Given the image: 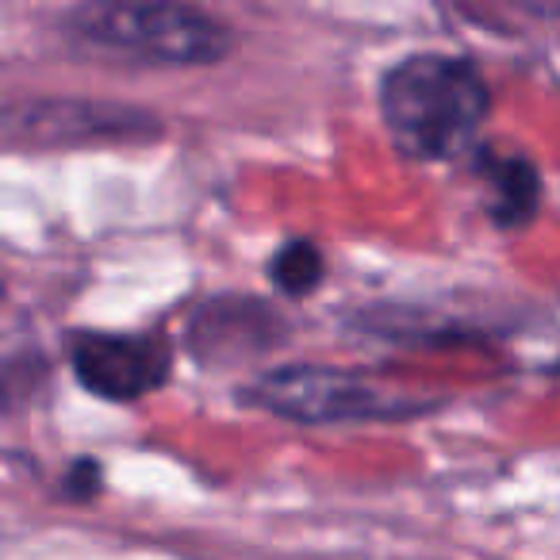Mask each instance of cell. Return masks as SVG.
<instances>
[{
  "instance_id": "obj_5",
  "label": "cell",
  "mask_w": 560,
  "mask_h": 560,
  "mask_svg": "<svg viewBox=\"0 0 560 560\" xmlns=\"http://www.w3.org/2000/svg\"><path fill=\"white\" fill-rule=\"evenodd\" d=\"M284 323L269 304L249 296L208 300L188 323V346L203 365H234L254 361L280 342Z\"/></svg>"
},
{
  "instance_id": "obj_2",
  "label": "cell",
  "mask_w": 560,
  "mask_h": 560,
  "mask_svg": "<svg viewBox=\"0 0 560 560\" xmlns=\"http://www.w3.org/2000/svg\"><path fill=\"white\" fill-rule=\"evenodd\" d=\"M70 32L101 50L150 66H215L231 55L234 32L226 20L188 4H81L70 12Z\"/></svg>"
},
{
  "instance_id": "obj_1",
  "label": "cell",
  "mask_w": 560,
  "mask_h": 560,
  "mask_svg": "<svg viewBox=\"0 0 560 560\" xmlns=\"http://www.w3.org/2000/svg\"><path fill=\"white\" fill-rule=\"evenodd\" d=\"M491 112L483 70L465 55L419 50L381 78V119L392 147L411 162L465 154Z\"/></svg>"
},
{
  "instance_id": "obj_3",
  "label": "cell",
  "mask_w": 560,
  "mask_h": 560,
  "mask_svg": "<svg viewBox=\"0 0 560 560\" xmlns=\"http://www.w3.org/2000/svg\"><path fill=\"white\" fill-rule=\"evenodd\" d=\"M242 404L261 407L300 427H346V422H396L427 411L422 399L384 388L373 376L327 365H289L261 373L242 388Z\"/></svg>"
},
{
  "instance_id": "obj_6",
  "label": "cell",
  "mask_w": 560,
  "mask_h": 560,
  "mask_svg": "<svg viewBox=\"0 0 560 560\" xmlns=\"http://www.w3.org/2000/svg\"><path fill=\"white\" fill-rule=\"evenodd\" d=\"M24 131L27 142L58 147V142H101V139H127L135 131H150V116L131 108H101V104H27L24 119L9 116V139Z\"/></svg>"
},
{
  "instance_id": "obj_9",
  "label": "cell",
  "mask_w": 560,
  "mask_h": 560,
  "mask_svg": "<svg viewBox=\"0 0 560 560\" xmlns=\"http://www.w3.org/2000/svg\"><path fill=\"white\" fill-rule=\"evenodd\" d=\"M101 480H104V468L96 457H78L66 472V495L70 499H93L101 491Z\"/></svg>"
},
{
  "instance_id": "obj_7",
  "label": "cell",
  "mask_w": 560,
  "mask_h": 560,
  "mask_svg": "<svg viewBox=\"0 0 560 560\" xmlns=\"http://www.w3.org/2000/svg\"><path fill=\"white\" fill-rule=\"evenodd\" d=\"M476 177L483 188V208L488 219L503 231L529 223L534 211L541 208V173L526 154H480L476 158Z\"/></svg>"
},
{
  "instance_id": "obj_4",
  "label": "cell",
  "mask_w": 560,
  "mask_h": 560,
  "mask_svg": "<svg viewBox=\"0 0 560 560\" xmlns=\"http://www.w3.org/2000/svg\"><path fill=\"white\" fill-rule=\"evenodd\" d=\"M70 369L85 392L108 404H135L173 373V350L158 335L85 330L70 342Z\"/></svg>"
},
{
  "instance_id": "obj_8",
  "label": "cell",
  "mask_w": 560,
  "mask_h": 560,
  "mask_svg": "<svg viewBox=\"0 0 560 560\" xmlns=\"http://www.w3.org/2000/svg\"><path fill=\"white\" fill-rule=\"evenodd\" d=\"M323 277H327V257L312 238H289L269 261L272 289L289 300H307L323 284Z\"/></svg>"
}]
</instances>
